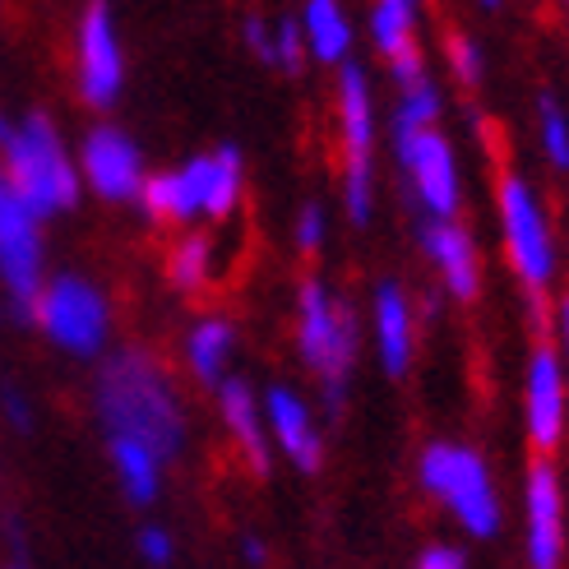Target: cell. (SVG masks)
<instances>
[{"instance_id":"cell-2","label":"cell","mask_w":569,"mask_h":569,"mask_svg":"<svg viewBox=\"0 0 569 569\" xmlns=\"http://www.w3.org/2000/svg\"><path fill=\"white\" fill-rule=\"evenodd\" d=\"M0 172L38 209L42 222L70 213L83 194L74 149L66 144L61 126H56L47 111H28V117L10 121V134H6V144H0Z\"/></svg>"},{"instance_id":"cell-36","label":"cell","mask_w":569,"mask_h":569,"mask_svg":"<svg viewBox=\"0 0 569 569\" xmlns=\"http://www.w3.org/2000/svg\"><path fill=\"white\" fill-rule=\"evenodd\" d=\"M472 6H477V10H487V14H500V10H505V0H472Z\"/></svg>"},{"instance_id":"cell-13","label":"cell","mask_w":569,"mask_h":569,"mask_svg":"<svg viewBox=\"0 0 569 569\" xmlns=\"http://www.w3.org/2000/svg\"><path fill=\"white\" fill-rule=\"evenodd\" d=\"M569 532H565V481L551 459H537L523 477V565L528 569H565Z\"/></svg>"},{"instance_id":"cell-37","label":"cell","mask_w":569,"mask_h":569,"mask_svg":"<svg viewBox=\"0 0 569 569\" xmlns=\"http://www.w3.org/2000/svg\"><path fill=\"white\" fill-rule=\"evenodd\" d=\"M6 134H10V117H6V111H0V144H6Z\"/></svg>"},{"instance_id":"cell-7","label":"cell","mask_w":569,"mask_h":569,"mask_svg":"<svg viewBox=\"0 0 569 569\" xmlns=\"http://www.w3.org/2000/svg\"><path fill=\"white\" fill-rule=\"evenodd\" d=\"M496 213H500V246H505L509 273L519 278V288L528 297H542L560 273V250H556L542 190L523 172H505L496 186Z\"/></svg>"},{"instance_id":"cell-26","label":"cell","mask_w":569,"mask_h":569,"mask_svg":"<svg viewBox=\"0 0 569 569\" xmlns=\"http://www.w3.org/2000/svg\"><path fill=\"white\" fill-rule=\"evenodd\" d=\"M445 70L453 74L459 89H481V79H487V47L472 33H463V28H453V33H445Z\"/></svg>"},{"instance_id":"cell-10","label":"cell","mask_w":569,"mask_h":569,"mask_svg":"<svg viewBox=\"0 0 569 569\" xmlns=\"http://www.w3.org/2000/svg\"><path fill=\"white\" fill-rule=\"evenodd\" d=\"M523 436L537 459H551L569 436V380L551 338H537L523 361Z\"/></svg>"},{"instance_id":"cell-4","label":"cell","mask_w":569,"mask_h":569,"mask_svg":"<svg viewBox=\"0 0 569 569\" xmlns=\"http://www.w3.org/2000/svg\"><path fill=\"white\" fill-rule=\"evenodd\" d=\"M333 130L338 153H343V218L366 227L376 218V144H380V117H376V89L371 74L357 61L338 66L333 79Z\"/></svg>"},{"instance_id":"cell-35","label":"cell","mask_w":569,"mask_h":569,"mask_svg":"<svg viewBox=\"0 0 569 569\" xmlns=\"http://www.w3.org/2000/svg\"><path fill=\"white\" fill-rule=\"evenodd\" d=\"M556 338H560V357H565V366H569V297H560V306H556Z\"/></svg>"},{"instance_id":"cell-30","label":"cell","mask_w":569,"mask_h":569,"mask_svg":"<svg viewBox=\"0 0 569 569\" xmlns=\"http://www.w3.org/2000/svg\"><path fill=\"white\" fill-rule=\"evenodd\" d=\"M241 42H246V51L254 56V61H260V66H269L273 19H264V14H246V19H241Z\"/></svg>"},{"instance_id":"cell-24","label":"cell","mask_w":569,"mask_h":569,"mask_svg":"<svg viewBox=\"0 0 569 569\" xmlns=\"http://www.w3.org/2000/svg\"><path fill=\"white\" fill-rule=\"evenodd\" d=\"M445 111V93L431 74H421L417 83H403L398 89V102L389 111V130H421V126H440Z\"/></svg>"},{"instance_id":"cell-17","label":"cell","mask_w":569,"mask_h":569,"mask_svg":"<svg viewBox=\"0 0 569 569\" xmlns=\"http://www.w3.org/2000/svg\"><path fill=\"white\" fill-rule=\"evenodd\" d=\"M371 338H376V357L380 371L389 380H403L417 361V316H412V297L398 278H380L371 292Z\"/></svg>"},{"instance_id":"cell-21","label":"cell","mask_w":569,"mask_h":569,"mask_svg":"<svg viewBox=\"0 0 569 569\" xmlns=\"http://www.w3.org/2000/svg\"><path fill=\"white\" fill-rule=\"evenodd\" d=\"M107 463H111V481H117L126 505H134V509L158 505L167 459H158L149 445H139L130 436H107Z\"/></svg>"},{"instance_id":"cell-20","label":"cell","mask_w":569,"mask_h":569,"mask_svg":"<svg viewBox=\"0 0 569 569\" xmlns=\"http://www.w3.org/2000/svg\"><path fill=\"white\" fill-rule=\"evenodd\" d=\"M297 23L306 33V51L316 66L338 70L343 61H352V42H357V28L343 0H301Z\"/></svg>"},{"instance_id":"cell-27","label":"cell","mask_w":569,"mask_h":569,"mask_svg":"<svg viewBox=\"0 0 569 569\" xmlns=\"http://www.w3.org/2000/svg\"><path fill=\"white\" fill-rule=\"evenodd\" d=\"M306 61H310V51H306V33H301L297 14H278L273 19V42H269V66L282 70V74H301Z\"/></svg>"},{"instance_id":"cell-12","label":"cell","mask_w":569,"mask_h":569,"mask_svg":"<svg viewBox=\"0 0 569 569\" xmlns=\"http://www.w3.org/2000/svg\"><path fill=\"white\" fill-rule=\"evenodd\" d=\"M74 162H79L83 190H93L102 204H134L139 186H144V177H149L144 149L134 144V134L121 130V126H107V121L83 130Z\"/></svg>"},{"instance_id":"cell-8","label":"cell","mask_w":569,"mask_h":569,"mask_svg":"<svg viewBox=\"0 0 569 569\" xmlns=\"http://www.w3.org/2000/svg\"><path fill=\"white\" fill-rule=\"evenodd\" d=\"M393 139V162L408 181L412 204L421 218H459L463 209V172H459V153L453 139L440 126H421V130H389Z\"/></svg>"},{"instance_id":"cell-39","label":"cell","mask_w":569,"mask_h":569,"mask_svg":"<svg viewBox=\"0 0 569 569\" xmlns=\"http://www.w3.org/2000/svg\"><path fill=\"white\" fill-rule=\"evenodd\" d=\"M10 569H23V565H10Z\"/></svg>"},{"instance_id":"cell-38","label":"cell","mask_w":569,"mask_h":569,"mask_svg":"<svg viewBox=\"0 0 569 569\" xmlns=\"http://www.w3.org/2000/svg\"><path fill=\"white\" fill-rule=\"evenodd\" d=\"M560 10H565V14H569V0H560Z\"/></svg>"},{"instance_id":"cell-5","label":"cell","mask_w":569,"mask_h":569,"mask_svg":"<svg viewBox=\"0 0 569 569\" xmlns=\"http://www.w3.org/2000/svg\"><path fill=\"white\" fill-rule=\"evenodd\" d=\"M417 487L431 496L468 537H477V542L496 537L500 523H505L496 477L472 445H459V440L426 445L421 459H417Z\"/></svg>"},{"instance_id":"cell-23","label":"cell","mask_w":569,"mask_h":569,"mask_svg":"<svg viewBox=\"0 0 569 569\" xmlns=\"http://www.w3.org/2000/svg\"><path fill=\"white\" fill-rule=\"evenodd\" d=\"M213 278H218V241L209 232H199V227H186L172 241V250H167V282H172L177 292L194 297V292H204Z\"/></svg>"},{"instance_id":"cell-18","label":"cell","mask_w":569,"mask_h":569,"mask_svg":"<svg viewBox=\"0 0 569 569\" xmlns=\"http://www.w3.org/2000/svg\"><path fill=\"white\" fill-rule=\"evenodd\" d=\"M213 393H218L222 431H227V440H232V449L241 453V463L254 477H269V468H273V459H269V426H264V408H260L254 385L241 380V376H227Z\"/></svg>"},{"instance_id":"cell-25","label":"cell","mask_w":569,"mask_h":569,"mask_svg":"<svg viewBox=\"0 0 569 569\" xmlns=\"http://www.w3.org/2000/svg\"><path fill=\"white\" fill-rule=\"evenodd\" d=\"M537 149H542L551 172L569 177V107L556 93L537 98Z\"/></svg>"},{"instance_id":"cell-34","label":"cell","mask_w":569,"mask_h":569,"mask_svg":"<svg viewBox=\"0 0 569 569\" xmlns=\"http://www.w3.org/2000/svg\"><path fill=\"white\" fill-rule=\"evenodd\" d=\"M241 560L250 569H264L269 565V542H264L260 532H241Z\"/></svg>"},{"instance_id":"cell-31","label":"cell","mask_w":569,"mask_h":569,"mask_svg":"<svg viewBox=\"0 0 569 569\" xmlns=\"http://www.w3.org/2000/svg\"><path fill=\"white\" fill-rule=\"evenodd\" d=\"M389 79H393V89H403V83H417L421 74H426V51H421V42L417 47H408V51H398V56H389Z\"/></svg>"},{"instance_id":"cell-19","label":"cell","mask_w":569,"mask_h":569,"mask_svg":"<svg viewBox=\"0 0 569 569\" xmlns=\"http://www.w3.org/2000/svg\"><path fill=\"white\" fill-rule=\"evenodd\" d=\"M241 333L227 316H199L186 329V371L194 385L218 389L227 376H232V357H237Z\"/></svg>"},{"instance_id":"cell-22","label":"cell","mask_w":569,"mask_h":569,"mask_svg":"<svg viewBox=\"0 0 569 569\" xmlns=\"http://www.w3.org/2000/svg\"><path fill=\"white\" fill-rule=\"evenodd\" d=\"M421 19H426V0H371V10H366V38L380 51V61L421 42Z\"/></svg>"},{"instance_id":"cell-32","label":"cell","mask_w":569,"mask_h":569,"mask_svg":"<svg viewBox=\"0 0 569 569\" xmlns=\"http://www.w3.org/2000/svg\"><path fill=\"white\" fill-rule=\"evenodd\" d=\"M0 412L14 421V431H33V403L23 398V389H14V385L0 389Z\"/></svg>"},{"instance_id":"cell-15","label":"cell","mask_w":569,"mask_h":569,"mask_svg":"<svg viewBox=\"0 0 569 569\" xmlns=\"http://www.w3.org/2000/svg\"><path fill=\"white\" fill-rule=\"evenodd\" d=\"M417 246L426 260H431V269L440 273L445 292L459 306L481 297V250H477V237L459 218H421Z\"/></svg>"},{"instance_id":"cell-33","label":"cell","mask_w":569,"mask_h":569,"mask_svg":"<svg viewBox=\"0 0 569 569\" xmlns=\"http://www.w3.org/2000/svg\"><path fill=\"white\" fill-rule=\"evenodd\" d=\"M412 569H468V556H463L459 547L436 542V547H426V551L412 560Z\"/></svg>"},{"instance_id":"cell-1","label":"cell","mask_w":569,"mask_h":569,"mask_svg":"<svg viewBox=\"0 0 569 569\" xmlns=\"http://www.w3.org/2000/svg\"><path fill=\"white\" fill-rule=\"evenodd\" d=\"M93 417L102 426V436H130L139 445H149L167 463L181 459V449L190 440L186 398L172 371L139 348H121L102 357L93 376Z\"/></svg>"},{"instance_id":"cell-16","label":"cell","mask_w":569,"mask_h":569,"mask_svg":"<svg viewBox=\"0 0 569 569\" xmlns=\"http://www.w3.org/2000/svg\"><path fill=\"white\" fill-rule=\"evenodd\" d=\"M264 408V426L269 440L278 445V453L301 472H320L325 463V436H320V417L306 403V393H297L292 385H269L260 393Z\"/></svg>"},{"instance_id":"cell-14","label":"cell","mask_w":569,"mask_h":569,"mask_svg":"<svg viewBox=\"0 0 569 569\" xmlns=\"http://www.w3.org/2000/svg\"><path fill=\"white\" fill-rule=\"evenodd\" d=\"M190 222H227L246 199V158L237 144H218L177 167Z\"/></svg>"},{"instance_id":"cell-3","label":"cell","mask_w":569,"mask_h":569,"mask_svg":"<svg viewBox=\"0 0 569 569\" xmlns=\"http://www.w3.org/2000/svg\"><path fill=\"white\" fill-rule=\"evenodd\" d=\"M361 348V325L352 301H343L325 278H306L297 288V357L320 380L325 408L338 412L348 398V380Z\"/></svg>"},{"instance_id":"cell-11","label":"cell","mask_w":569,"mask_h":569,"mask_svg":"<svg viewBox=\"0 0 569 569\" xmlns=\"http://www.w3.org/2000/svg\"><path fill=\"white\" fill-rule=\"evenodd\" d=\"M47 278V241H42V218L28 199L6 181L0 172V282H6L10 301L19 306V316L28 301L38 297Z\"/></svg>"},{"instance_id":"cell-9","label":"cell","mask_w":569,"mask_h":569,"mask_svg":"<svg viewBox=\"0 0 569 569\" xmlns=\"http://www.w3.org/2000/svg\"><path fill=\"white\" fill-rule=\"evenodd\" d=\"M126 93V42L111 0H83L74 19V98L89 111H111Z\"/></svg>"},{"instance_id":"cell-6","label":"cell","mask_w":569,"mask_h":569,"mask_svg":"<svg viewBox=\"0 0 569 569\" xmlns=\"http://www.w3.org/2000/svg\"><path fill=\"white\" fill-rule=\"evenodd\" d=\"M23 316L33 320V329L56 352L79 361L102 357L111 343V301L93 278H79V273L42 278V288L28 301Z\"/></svg>"},{"instance_id":"cell-28","label":"cell","mask_w":569,"mask_h":569,"mask_svg":"<svg viewBox=\"0 0 569 569\" xmlns=\"http://www.w3.org/2000/svg\"><path fill=\"white\" fill-rule=\"evenodd\" d=\"M292 241H297L301 254H320L325 250V241H329V209L320 204V199H306V204L297 209Z\"/></svg>"},{"instance_id":"cell-29","label":"cell","mask_w":569,"mask_h":569,"mask_svg":"<svg viewBox=\"0 0 569 569\" xmlns=\"http://www.w3.org/2000/svg\"><path fill=\"white\" fill-rule=\"evenodd\" d=\"M134 556L144 560L149 569H167L177 560V537L172 528H162V523H144L134 532Z\"/></svg>"}]
</instances>
